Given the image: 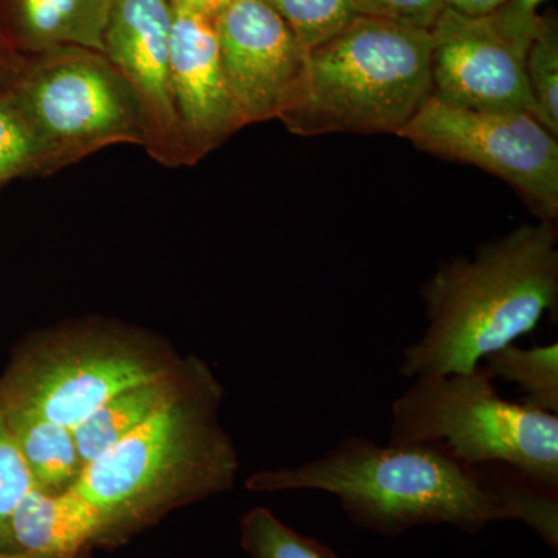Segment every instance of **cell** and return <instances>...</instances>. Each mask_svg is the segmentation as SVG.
<instances>
[{"mask_svg":"<svg viewBox=\"0 0 558 558\" xmlns=\"http://www.w3.org/2000/svg\"><path fill=\"white\" fill-rule=\"evenodd\" d=\"M47 150L9 89L0 90V186L13 179L51 174Z\"/></svg>","mask_w":558,"mask_h":558,"instance_id":"19","label":"cell"},{"mask_svg":"<svg viewBox=\"0 0 558 558\" xmlns=\"http://www.w3.org/2000/svg\"><path fill=\"white\" fill-rule=\"evenodd\" d=\"M180 359L165 337L131 323L68 319L28 333L13 349L0 377V410L31 411L73 429Z\"/></svg>","mask_w":558,"mask_h":558,"instance_id":"5","label":"cell"},{"mask_svg":"<svg viewBox=\"0 0 558 558\" xmlns=\"http://www.w3.org/2000/svg\"><path fill=\"white\" fill-rule=\"evenodd\" d=\"M90 550L80 554L75 557H44V556H27V554H0V558H89Z\"/></svg>","mask_w":558,"mask_h":558,"instance_id":"29","label":"cell"},{"mask_svg":"<svg viewBox=\"0 0 558 558\" xmlns=\"http://www.w3.org/2000/svg\"><path fill=\"white\" fill-rule=\"evenodd\" d=\"M543 2L545 0H506L488 17L505 35L531 46L542 22L538 9Z\"/></svg>","mask_w":558,"mask_h":558,"instance_id":"25","label":"cell"},{"mask_svg":"<svg viewBox=\"0 0 558 558\" xmlns=\"http://www.w3.org/2000/svg\"><path fill=\"white\" fill-rule=\"evenodd\" d=\"M432 90L444 105L483 112H523L538 120L526 76L527 44L490 17L444 9L429 28ZM539 121V120H538Z\"/></svg>","mask_w":558,"mask_h":558,"instance_id":"10","label":"cell"},{"mask_svg":"<svg viewBox=\"0 0 558 558\" xmlns=\"http://www.w3.org/2000/svg\"><path fill=\"white\" fill-rule=\"evenodd\" d=\"M389 432V442L436 447L469 468L498 462L558 488V414L502 399L483 365L416 377L392 402Z\"/></svg>","mask_w":558,"mask_h":558,"instance_id":"6","label":"cell"},{"mask_svg":"<svg viewBox=\"0 0 558 558\" xmlns=\"http://www.w3.org/2000/svg\"><path fill=\"white\" fill-rule=\"evenodd\" d=\"M171 0H112L105 49L135 92L145 123V149L165 167H189L170 81Z\"/></svg>","mask_w":558,"mask_h":558,"instance_id":"11","label":"cell"},{"mask_svg":"<svg viewBox=\"0 0 558 558\" xmlns=\"http://www.w3.org/2000/svg\"><path fill=\"white\" fill-rule=\"evenodd\" d=\"M429 90V31L359 14L310 50L303 94L279 120L303 137L333 132L399 135Z\"/></svg>","mask_w":558,"mask_h":558,"instance_id":"4","label":"cell"},{"mask_svg":"<svg viewBox=\"0 0 558 558\" xmlns=\"http://www.w3.org/2000/svg\"><path fill=\"white\" fill-rule=\"evenodd\" d=\"M399 137L439 159L497 175L539 220L557 222V137L535 117L454 108L428 95Z\"/></svg>","mask_w":558,"mask_h":558,"instance_id":"8","label":"cell"},{"mask_svg":"<svg viewBox=\"0 0 558 558\" xmlns=\"http://www.w3.org/2000/svg\"><path fill=\"white\" fill-rule=\"evenodd\" d=\"M205 362L190 387L84 469L73 490L97 510L95 548H117L174 510L229 492L240 457Z\"/></svg>","mask_w":558,"mask_h":558,"instance_id":"1","label":"cell"},{"mask_svg":"<svg viewBox=\"0 0 558 558\" xmlns=\"http://www.w3.org/2000/svg\"><path fill=\"white\" fill-rule=\"evenodd\" d=\"M506 0H444L446 9L470 17H483L497 11Z\"/></svg>","mask_w":558,"mask_h":558,"instance_id":"26","label":"cell"},{"mask_svg":"<svg viewBox=\"0 0 558 558\" xmlns=\"http://www.w3.org/2000/svg\"><path fill=\"white\" fill-rule=\"evenodd\" d=\"M170 81L189 163L194 165L241 130L209 17L174 9Z\"/></svg>","mask_w":558,"mask_h":558,"instance_id":"12","label":"cell"},{"mask_svg":"<svg viewBox=\"0 0 558 558\" xmlns=\"http://www.w3.org/2000/svg\"><path fill=\"white\" fill-rule=\"evenodd\" d=\"M488 490L497 495L510 520H520L534 529L549 548L558 546V488L532 478L510 465H476Z\"/></svg>","mask_w":558,"mask_h":558,"instance_id":"17","label":"cell"},{"mask_svg":"<svg viewBox=\"0 0 558 558\" xmlns=\"http://www.w3.org/2000/svg\"><path fill=\"white\" fill-rule=\"evenodd\" d=\"M359 14L432 28L446 9L444 0H351Z\"/></svg>","mask_w":558,"mask_h":558,"instance_id":"24","label":"cell"},{"mask_svg":"<svg viewBox=\"0 0 558 558\" xmlns=\"http://www.w3.org/2000/svg\"><path fill=\"white\" fill-rule=\"evenodd\" d=\"M427 329L403 349L409 379L470 373L557 314V222L539 220L440 263L422 288Z\"/></svg>","mask_w":558,"mask_h":558,"instance_id":"2","label":"cell"},{"mask_svg":"<svg viewBox=\"0 0 558 558\" xmlns=\"http://www.w3.org/2000/svg\"><path fill=\"white\" fill-rule=\"evenodd\" d=\"M307 49L325 43L359 16L351 0H264Z\"/></svg>","mask_w":558,"mask_h":558,"instance_id":"22","label":"cell"},{"mask_svg":"<svg viewBox=\"0 0 558 558\" xmlns=\"http://www.w3.org/2000/svg\"><path fill=\"white\" fill-rule=\"evenodd\" d=\"M0 413L35 487L47 494L73 490L83 475L84 464L72 429L31 411L0 410Z\"/></svg>","mask_w":558,"mask_h":558,"instance_id":"16","label":"cell"},{"mask_svg":"<svg viewBox=\"0 0 558 558\" xmlns=\"http://www.w3.org/2000/svg\"><path fill=\"white\" fill-rule=\"evenodd\" d=\"M9 90L46 148L53 172L108 146L145 148L135 92L101 51L60 47L25 57Z\"/></svg>","mask_w":558,"mask_h":558,"instance_id":"7","label":"cell"},{"mask_svg":"<svg viewBox=\"0 0 558 558\" xmlns=\"http://www.w3.org/2000/svg\"><path fill=\"white\" fill-rule=\"evenodd\" d=\"M230 2L231 0H171L174 9L201 14V16L209 17V20H215L220 10Z\"/></svg>","mask_w":558,"mask_h":558,"instance_id":"28","label":"cell"},{"mask_svg":"<svg viewBox=\"0 0 558 558\" xmlns=\"http://www.w3.org/2000/svg\"><path fill=\"white\" fill-rule=\"evenodd\" d=\"M240 529L248 558H340L328 545L300 534L266 508L250 509Z\"/></svg>","mask_w":558,"mask_h":558,"instance_id":"20","label":"cell"},{"mask_svg":"<svg viewBox=\"0 0 558 558\" xmlns=\"http://www.w3.org/2000/svg\"><path fill=\"white\" fill-rule=\"evenodd\" d=\"M529 89L537 108L538 120L558 135V25L556 16H542L537 35L526 54Z\"/></svg>","mask_w":558,"mask_h":558,"instance_id":"21","label":"cell"},{"mask_svg":"<svg viewBox=\"0 0 558 558\" xmlns=\"http://www.w3.org/2000/svg\"><path fill=\"white\" fill-rule=\"evenodd\" d=\"M252 492L319 490L339 499L355 526L398 537L428 524L478 534L509 512L480 470L424 444L374 442L348 436L300 468L264 470L245 481Z\"/></svg>","mask_w":558,"mask_h":558,"instance_id":"3","label":"cell"},{"mask_svg":"<svg viewBox=\"0 0 558 558\" xmlns=\"http://www.w3.org/2000/svg\"><path fill=\"white\" fill-rule=\"evenodd\" d=\"M492 379L519 385L524 405L558 414V344L520 348L515 343L483 360Z\"/></svg>","mask_w":558,"mask_h":558,"instance_id":"18","label":"cell"},{"mask_svg":"<svg viewBox=\"0 0 558 558\" xmlns=\"http://www.w3.org/2000/svg\"><path fill=\"white\" fill-rule=\"evenodd\" d=\"M22 62H24V57L11 49L0 36V90L9 89L22 68Z\"/></svg>","mask_w":558,"mask_h":558,"instance_id":"27","label":"cell"},{"mask_svg":"<svg viewBox=\"0 0 558 558\" xmlns=\"http://www.w3.org/2000/svg\"><path fill=\"white\" fill-rule=\"evenodd\" d=\"M112 0H0V36L21 57L60 47L105 49Z\"/></svg>","mask_w":558,"mask_h":558,"instance_id":"13","label":"cell"},{"mask_svg":"<svg viewBox=\"0 0 558 558\" xmlns=\"http://www.w3.org/2000/svg\"><path fill=\"white\" fill-rule=\"evenodd\" d=\"M213 22L241 130L279 120L303 94L310 49L264 0H231Z\"/></svg>","mask_w":558,"mask_h":558,"instance_id":"9","label":"cell"},{"mask_svg":"<svg viewBox=\"0 0 558 558\" xmlns=\"http://www.w3.org/2000/svg\"><path fill=\"white\" fill-rule=\"evenodd\" d=\"M97 510L75 490L47 494L33 487L11 517V553L75 557L95 548Z\"/></svg>","mask_w":558,"mask_h":558,"instance_id":"15","label":"cell"},{"mask_svg":"<svg viewBox=\"0 0 558 558\" xmlns=\"http://www.w3.org/2000/svg\"><path fill=\"white\" fill-rule=\"evenodd\" d=\"M204 363L196 355H186L159 376L123 389L76 425L73 438L84 469L178 399Z\"/></svg>","mask_w":558,"mask_h":558,"instance_id":"14","label":"cell"},{"mask_svg":"<svg viewBox=\"0 0 558 558\" xmlns=\"http://www.w3.org/2000/svg\"><path fill=\"white\" fill-rule=\"evenodd\" d=\"M33 487L31 472L0 413V554H13L11 517Z\"/></svg>","mask_w":558,"mask_h":558,"instance_id":"23","label":"cell"}]
</instances>
